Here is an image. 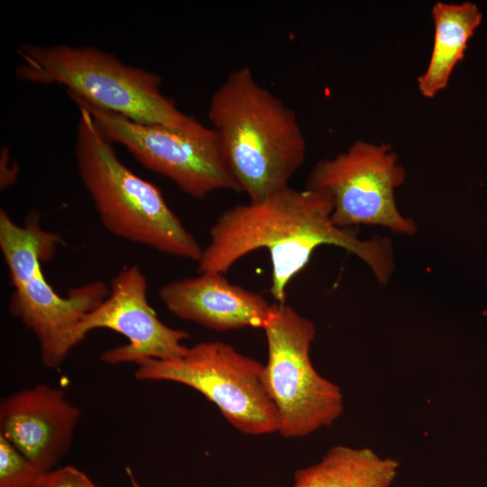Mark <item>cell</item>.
<instances>
[{"label":"cell","instance_id":"6da1fadb","mask_svg":"<svg viewBox=\"0 0 487 487\" xmlns=\"http://www.w3.org/2000/svg\"><path fill=\"white\" fill-rule=\"evenodd\" d=\"M333 197L326 190L289 186L260 201L228 208L210 229L198 271L225 274L246 254L266 249L271 262L270 291L276 303L283 304L291 280L317 247L329 244L356 255L380 283H386L394 269L390 239L359 238L351 229L333 223Z\"/></svg>","mask_w":487,"mask_h":487},{"label":"cell","instance_id":"7a4b0ae2","mask_svg":"<svg viewBox=\"0 0 487 487\" xmlns=\"http://www.w3.org/2000/svg\"><path fill=\"white\" fill-rule=\"evenodd\" d=\"M208 118L240 191L251 202L289 186L304 163L307 144L295 112L248 67L232 71L216 89Z\"/></svg>","mask_w":487,"mask_h":487},{"label":"cell","instance_id":"3957f363","mask_svg":"<svg viewBox=\"0 0 487 487\" xmlns=\"http://www.w3.org/2000/svg\"><path fill=\"white\" fill-rule=\"evenodd\" d=\"M75 140L78 171L105 228L132 243L196 262L203 248L161 190L127 168L81 106Z\"/></svg>","mask_w":487,"mask_h":487},{"label":"cell","instance_id":"277c9868","mask_svg":"<svg viewBox=\"0 0 487 487\" xmlns=\"http://www.w3.org/2000/svg\"><path fill=\"white\" fill-rule=\"evenodd\" d=\"M16 77L60 85L87 103L144 124L189 130L199 122L161 92V77L92 46L20 44Z\"/></svg>","mask_w":487,"mask_h":487},{"label":"cell","instance_id":"5b68a950","mask_svg":"<svg viewBox=\"0 0 487 487\" xmlns=\"http://www.w3.org/2000/svg\"><path fill=\"white\" fill-rule=\"evenodd\" d=\"M60 243V234L41 228L36 213L18 225L1 208L0 249L14 287L9 311L36 335L41 360L51 369L63 362L61 347L69 331L109 294L99 280L72 288L66 297L53 289L41 263L54 256Z\"/></svg>","mask_w":487,"mask_h":487},{"label":"cell","instance_id":"8992f818","mask_svg":"<svg viewBox=\"0 0 487 487\" xmlns=\"http://www.w3.org/2000/svg\"><path fill=\"white\" fill-rule=\"evenodd\" d=\"M263 330L268 347L264 381L278 413V432L297 438L332 425L344 410L343 394L311 362L314 323L290 306L275 303Z\"/></svg>","mask_w":487,"mask_h":487},{"label":"cell","instance_id":"52a82bcc","mask_svg":"<svg viewBox=\"0 0 487 487\" xmlns=\"http://www.w3.org/2000/svg\"><path fill=\"white\" fill-rule=\"evenodd\" d=\"M137 365L138 380L178 382L200 392L243 434L278 432V413L266 389L264 365L226 343L201 342L180 358L148 359Z\"/></svg>","mask_w":487,"mask_h":487},{"label":"cell","instance_id":"ba28073f","mask_svg":"<svg viewBox=\"0 0 487 487\" xmlns=\"http://www.w3.org/2000/svg\"><path fill=\"white\" fill-rule=\"evenodd\" d=\"M69 96L87 110L106 140L124 146L142 165L170 179L184 193L203 198L220 189L241 192L213 127L199 123L189 130H174L140 124Z\"/></svg>","mask_w":487,"mask_h":487},{"label":"cell","instance_id":"9c48e42d","mask_svg":"<svg viewBox=\"0 0 487 487\" xmlns=\"http://www.w3.org/2000/svg\"><path fill=\"white\" fill-rule=\"evenodd\" d=\"M404 179L405 171L391 145L358 140L334 158L318 161L306 188L332 195L331 218L339 227L372 225L413 234L417 226L401 215L394 196Z\"/></svg>","mask_w":487,"mask_h":487},{"label":"cell","instance_id":"30bf717a","mask_svg":"<svg viewBox=\"0 0 487 487\" xmlns=\"http://www.w3.org/2000/svg\"><path fill=\"white\" fill-rule=\"evenodd\" d=\"M96 328L111 329L128 339L126 345L102 354L101 360L110 364L174 360L188 350L183 341L189 335L163 324L150 305L146 278L136 265L120 271L111 281L106 299L69 331L61 347L62 359Z\"/></svg>","mask_w":487,"mask_h":487},{"label":"cell","instance_id":"8fae6325","mask_svg":"<svg viewBox=\"0 0 487 487\" xmlns=\"http://www.w3.org/2000/svg\"><path fill=\"white\" fill-rule=\"evenodd\" d=\"M79 416L62 390L41 383L1 400L0 435L48 472L70 447Z\"/></svg>","mask_w":487,"mask_h":487},{"label":"cell","instance_id":"7c38bea8","mask_svg":"<svg viewBox=\"0 0 487 487\" xmlns=\"http://www.w3.org/2000/svg\"><path fill=\"white\" fill-rule=\"evenodd\" d=\"M159 297L178 317L221 332L246 326L263 329L275 311V303L218 272L170 281L161 287Z\"/></svg>","mask_w":487,"mask_h":487},{"label":"cell","instance_id":"4fadbf2b","mask_svg":"<svg viewBox=\"0 0 487 487\" xmlns=\"http://www.w3.org/2000/svg\"><path fill=\"white\" fill-rule=\"evenodd\" d=\"M399 468L397 460L369 447L338 445L315 464L299 469L292 487H391Z\"/></svg>","mask_w":487,"mask_h":487},{"label":"cell","instance_id":"5bb4252c","mask_svg":"<svg viewBox=\"0 0 487 487\" xmlns=\"http://www.w3.org/2000/svg\"><path fill=\"white\" fill-rule=\"evenodd\" d=\"M434 44L426 71L418 78V90L434 97L448 83L455 65L463 59L467 42L482 21L478 6L471 2H437L432 7Z\"/></svg>","mask_w":487,"mask_h":487},{"label":"cell","instance_id":"9a60e30c","mask_svg":"<svg viewBox=\"0 0 487 487\" xmlns=\"http://www.w3.org/2000/svg\"><path fill=\"white\" fill-rule=\"evenodd\" d=\"M44 473L0 435V487H37Z\"/></svg>","mask_w":487,"mask_h":487},{"label":"cell","instance_id":"2e32d148","mask_svg":"<svg viewBox=\"0 0 487 487\" xmlns=\"http://www.w3.org/2000/svg\"><path fill=\"white\" fill-rule=\"evenodd\" d=\"M37 487H96L92 481L73 466L45 472Z\"/></svg>","mask_w":487,"mask_h":487},{"label":"cell","instance_id":"e0dca14e","mask_svg":"<svg viewBox=\"0 0 487 487\" xmlns=\"http://www.w3.org/2000/svg\"><path fill=\"white\" fill-rule=\"evenodd\" d=\"M0 187L1 190L11 186L17 179L19 169L7 148L2 149L0 160Z\"/></svg>","mask_w":487,"mask_h":487},{"label":"cell","instance_id":"ac0fdd59","mask_svg":"<svg viewBox=\"0 0 487 487\" xmlns=\"http://www.w3.org/2000/svg\"><path fill=\"white\" fill-rule=\"evenodd\" d=\"M127 474L129 476L130 484L131 487H142L138 482L136 481L135 477L133 476V472L130 470V468H126Z\"/></svg>","mask_w":487,"mask_h":487}]
</instances>
